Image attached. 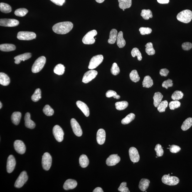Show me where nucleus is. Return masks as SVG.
<instances>
[{"label":"nucleus","instance_id":"nucleus-1","mask_svg":"<svg viewBox=\"0 0 192 192\" xmlns=\"http://www.w3.org/2000/svg\"><path fill=\"white\" fill-rule=\"evenodd\" d=\"M73 27V23L70 22H62L54 25L53 30L55 33L57 34H65L71 31Z\"/></svg>","mask_w":192,"mask_h":192},{"label":"nucleus","instance_id":"nucleus-2","mask_svg":"<svg viewBox=\"0 0 192 192\" xmlns=\"http://www.w3.org/2000/svg\"><path fill=\"white\" fill-rule=\"evenodd\" d=\"M178 21L185 23H188L192 19V12L189 10H185L178 13L176 16Z\"/></svg>","mask_w":192,"mask_h":192},{"label":"nucleus","instance_id":"nucleus-3","mask_svg":"<svg viewBox=\"0 0 192 192\" xmlns=\"http://www.w3.org/2000/svg\"><path fill=\"white\" fill-rule=\"evenodd\" d=\"M46 58L45 57L42 56L35 60L32 67V72L33 73L39 72L43 69L46 63Z\"/></svg>","mask_w":192,"mask_h":192},{"label":"nucleus","instance_id":"nucleus-4","mask_svg":"<svg viewBox=\"0 0 192 192\" xmlns=\"http://www.w3.org/2000/svg\"><path fill=\"white\" fill-rule=\"evenodd\" d=\"M97 34V32L95 30L89 31L82 38V43L86 45L93 44L95 42L94 37Z\"/></svg>","mask_w":192,"mask_h":192},{"label":"nucleus","instance_id":"nucleus-5","mask_svg":"<svg viewBox=\"0 0 192 192\" xmlns=\"http://www.w3.org/2000/svg\"><path fill=\"white\" fill-rule=\"evenodd\" d=\"M161 181L164 184L174 186L178 184L179 182V179L178 177L175 176H171L170 175H164L161 178Z\"/></svg>","mask_w":192,"mask_h":192},{"label":"nucleus","instance_id":"nucleus-6","mask_svg":"<svg viewBox=\"0 0 192 192\" xmlns=\"http://www.w3.org/2000/svg\"><path fill=\"white\" fill-rule=\"evenodd\" d=\"M104 60L102 55H97L92 57L89 62L88 68L90 70H93L102 63Z\"/></svg>","mask_w":192,"mask_h":192},{"label":"nucleus","instance_id":"nucleus-7","mask_svg":"<svg viewBox=\"0 0 192 192\" xmlns=\"http://www.w3.org/2000/svg\"><path fill=\"white\" fill-rule=\"evenodd\" d=\"M52 158L51 156L48 153H45L43 154L42 159V166L43 169L48 171L51 167Z\"/></svg>","mask_w":192,"mask_h":192},{"label":"nucleus","instance_id":"nucleus-8","mask_svg":"<svg viewBox=\"0 0 192 192\" xmlns=\"http://www.w3.org/2000/svg\"><path fill=\"white\" fill-rule=\"evenodd\" d=\"M36 34L33 32L20 31L18 33L17 38L21 40H31L36 38Z\"/></svg>","mask_w":192,"mask_h":192},{"label":"nucleus","instance_id":"nucleus-9","mask_svg":"<svg viewBox=\"0 0 192 192\" xmlns=\"http://www.w3.org/2000/svg\"><path fill=\"white\" fill-rule=\"evenodd\" d=\"M28 176L26 171L22 172L15 182V187L17 188H21L26 183L28 180Z\"/></svg>","mask_w":192,"mask_h":192},{"label":"nucleus","instance_id":"nucleus-10","mask_svg":"<svg viewBox=\"0 0 192 192\" xmlns=\"http://www.w3.org/2000/svg\"><path fill=\"white\" fill-rule=\"evenodd\" d=\"M53 134L55 139L58 142L63 140L64 133L61 127L58 125H55L53 129Z\"/></svg>","mask_w":192,"mask_h":192},{"label":"nucleus","instance_id":"nucleus-11","mask_svg":"<svg viewBox=\"0 0 192 192\" xmlns=\"http://www.w3.org/2000/svg\"><path fill=\"white\" fill-rule=\"evenodd\" d=\"M19 24V21L15 19L1 18L0 20V25L4 27H15Z\"/></svg>","mask_w":192,"mask_h":192},{"label":"nucleus","instance_id":"nucleus-12","mask_svg":"<svg viewBox=\"0 0 192 192\" xmlns=\"http://www.w3.org/2000/svg\"><path fill=\"white\" fill-rule=\"evenodd\" d=\"M97 75V72L95 70H91L86 72L82 79V82L87 83L95 78Z\"/></svg>","mask_w":192,"mask_h":192},{"label":"nucleus","instance_id":"nucleus-13","mask_svg":"<svg viewBox=\"0 0 192 192\" xmlns=\"http://www.w3.org/2000/svg\"><path fill=\"white\" fill-rule=\"evenodd\" d=\"M70 124L73 132L76 136L80 137L82 135V131L80 126L75 119H72L70 120Z\"/></svg>","mask_w":192,"mask_h":192},{"label":"nucleus","instance_id":"nucleus-14","mask_svg":"<svg viewBox=\"0 0 192 192\" xmlns=\"http://www.w3.org/2000/svg\"><path fill=\"white\" fill-rule=\"evenodd\" d=\"M14 146L15 150L20 154H23L26 151V146L22 141L17 140L15 141Z\"/></svg>","mask_w":192,"mask_h":192},{"label":"nucleus","instance_id":"nucleus-15","mask_svg":"<svg viewBox=\"0 0 192 192\" xmlns=\"http://www.w3.org/2000/svg\"><path fill=\"white\" fill-rule=\"evenodd\" d=\"M129 158L134 163H137L139 161L140 156L139 152L135 147H131L129 150Z\"/></svg>","mask_w":192,"mask_h":192},{"label":"nucleus","instance_id":"nucleus-16","mask_svg":"<svg viewBox=\"0 0 192 192\" xmlns=\"http://www.w3.org/2000/svg\"><path fill=\"white\" fill-rule=\"evenodd\" d=\"M120 158L117 154H114L109 156L106 160V164L108 166H115L120 161Z\"/></svg>","mask_w":192,"mask_h":192},{"label":"nucleus","instance_id":"nucleus-17","mask_svg":"<svg viewBox=\"0 0 192 192\" xmlns=\"http://www.w3.org/2000/svg\"><path fill=\"white\" fill-rule=\"evenodd\" d=\"M16 161L14 156L12 155L8 157L6 165V169L8 173L12 172L16 166Z\"/></svg>","mask_w":192,"mask_h":192},{"label":"nucleus","instance_id":"nucleus-18","mask_svg":"<svg viewBox=\"0 0 192 192\" xmlns=\"http://www.w3.org/2000/svg\"><path fill=\"white\" fill-rule=\"evenodd\" d=\"M106 133L103 129H99L97 134V143L99 144H103L105 142Z\"/></svg>","mask_w":192,"mask_h":192},{"label":"nucleus","instance_id":"nucleus-19","mask_svg":"<svg viewBox=\"0 0 192 192\" xmlns=\"http://www.w3.org/2000/svg\"><path fill=\"white\" fill-rule=\"evenodd\" d=\"M76 105L86 117H88L90 112L88 107L85 103L80 101H77Z\"/></svg>","mask_w":192,"mask_h":192},{"label":"nucleus","instance_id":"nucleus-20","mask_svg":"<svg viewBox=\"0 0 192 192\" xmlns=\"http://www.w3.org/2000/svg\"><path fill=\"white\" fill-rule=\"evenodd\" d=\"M31 57V54L30 53H26L18 55L14 58L15 60V63L19 64L21 61H24L25 60L29 59Z\"/></svg>","mask_w":192,"mask_h":192},{"label":"nucleus","instance_id":"nucleus-21","mask_svg":"<svg viewBox=\"0 0 192 192\" xmlns=\"http://www.w3.org/2000/svg\"><path fill=\"white\" fill-rule=\"evenodd\" d=\"M25 126L28 129H34L36 124L33 121L31 120L30 114L29 112H27L24 118Z\"/></svg>","mask_w":192,"mask_h":192},{"label":"nucleus","instance_id":"nucleus-22","mask_svg":"<svg viewBox=\"0 0 192 192\" xmlns=\"http://www.w3.org/2000/svg\"><path fill=\"white\" fill-rule=\"evenodd\" d=\"M77 183L75 180L71 179L67 180L64 183L63 188L65 190L74 189L77 186Z\"/></svg>","mask_w":192,"mask_h":192},{"label":"nucleus","instance_id":"nucleus-23","mask_svg":"<svg viewBox=\"0 0 192 192\" xmlns=\"http://www.w3.org/2000/svg\"><path fill=\"white\" fill-rule=\"evenodd\" d=\"M117 44L119 48H123L126 45V41L123 38V33L119 32L118 33L117 40Z\"/></svg>","mask_w":192,"mask_h":192},{"label":"nucleus","instance_id":"nucleus-24","mask_svg":"<svg viewBox=\"0 0 192 192\" xmlns=\"http://www.w3.org/2000/svg\"><path fill=\"white\" fill-rule=\"evenodd\" d=\"M10 83V79L7 75L2 72L0 73V84L3 86H7Z\"/></svg>","mask_w":192,"mask_h":192},{"label":"nucleus","instance_id":"nucleus-25","mask_svg":"<svg viewBox=\"0 0 192 192\" xmlns=\"http://www.w3.org/2000/svg\"><path fill=\"white\" fill-rule=\"evenodd\" d=\"M150 182L149 179L142 178L139 182V188L141 191H145L149 186Z\"/></svg>","mask_w":192,"mask_h":192},{"label":"nucleus","instance_id":"nucleus-26","mask_svg":"<svg viewBox=\"0 0 192 192\" xmlns=\"http://www.w3.org/2000/svg\"><path fill=\"white\" fill-rule=\"evenodd\" d=\"M16 47L12 44H3L0 45V50L4 52H10L16 50Z\"/></svg>","mask_w":192,"mask_h":192},{"label":"nucleus","instance_id":"nucleus-27","mask_svg":"<svg viewBox=\"0 0 192 192\" xmlns=\"http://www.w3.org/2000/svg\"><path fill=\"white\" fill-rule=\"evenodd\" d=\"M117 31L115 29H112L110 32L109 38L108 43L110 44L115 43L117 41Z\"/></svg>","mask_w":192,"mask_h":192},{"label":"nucleus","instance_id":"nucleus-28","mask_svg":"<svg viewBox=\"0 0 192 192\" xmlns=\"http://www.w3.org/2000/svg\"><path fill=\"white\" fill-rule=\"evenodd\" d=\"M21 117V114L19 112L13 113L11 116L12 122L15 125H18L19 124Z\"/></svg>","mask_w":192,"mask_h":192},{"label":"nucleus","instance_id":"nucleus-29","mask_svg":"<svg viewBox=\"0 0 192 192\" xmlns=\"http://www.w3.org/2000/svg\"><path fill=\"white\" fill-rule=\"evenodd\" d=\"M119 6L120 9H125L131 7L132 0H118Z\"/></svg>","mask_w":192,"mask_h":192},{"label":"nucleus","instance_id":"nucleus-30","mask_svg":"<svg viewBox=\"0 0 192 192\" xmlns=\"http://www.w3.org/2000/svg\"><path fill=\"white\" fill-rule=\"evenodd\" d=\"M163 97L162 94L160 92H158L155 93L153 97V100H154L153 104L155 107H158V105L162 101Z\"/></svg>","mask_w":192,"mask_h":192},{"label":"nucleus","instance_id":"nucleus-31","mask_svg":"<svg viewBox=\"0 0 192 192\" xmlns=\"http://www.w3.org/2000/svg\"><path fill=\"white\" fill-rule=\"evenodd\" d=\"M153 85L152 79L149 75H146L144 77L142 82L143 87L146 88H149Z\"/></svg>","mask_w":192,"mask_h":192},{"label":"nucleus","instance_id":"nucleus-32","mask_svg":"<svg viewBox=\"0 0 192 192\" xmlns=\"http://www.w3.org/2000/svg\"><path fill=\"white\" fill-rule=\"evenodd\" d=\"M79 162L82 168H85L88 166L89 161L87 156L85 154H82L80 156Z\"/></svg>","mask_w":192,"mask_h":192},{"label":"nucleus","instance_id":"nucleus-33","mask_svg":"<svg viewBox=\"0 0 192 192\" xmlns=\"http://www.w3.org/2000/svg\"><path fill=\"white\" fill-rule=\"evenodd\" d=\"M192 126V118L188 117L185 119L181 126V129L183 131L187 130Z\"/></svg>","mask_w":192,"mask_h":192},{"label":"nucleus","instance_id":"nucleus-34","mask_svg":"<svg viewBox=\"0 0 192 192\" xmlns=\"http://www.w3.org/2000/svg\"><path fill=\"white\" fill-rule=\"evenodd\" d=\"M65 67L61 64H59L54 69V72L58 75H63L65 72Z\"/></svg>","mask_w":192,"mask_h":192},{"label":"nucleus","instance_id":"nucleus-35","mask_svg":"<svg viewBox=\"0 0 192 192\" xmlns=\"http://www.w3.org/2000/svg\"><path fill=\"white\" fill-rule=\"evenodd\" d=\"M135 115L134 114L130 113L121 121V123L123 124H127L129 123L135 119Z\"/></svg>","mask_w":192,"mask_h":192},{"label":"nucleus","instance_id":"nucleus-36","mask_svg":"<svg viewBox=\"0 0 192 192\" xmlns=\"http://www.w3.org/2000/svg\"><path fill=\"white\" fill-rule=\"evenodd\" d=\"M116 108L119 110H122L128 107L129 103L126 101H121L117 102L115 104Z\"/></svg>","mask_w":192,"mask_h":192},{"label":"nucleus","instance_id":"nucleus-37","mask_svg":"<svg viewBox=\"0 0 192 192\" xmlns=\"http://www.w3.org/2000/svg\"><path fill=\"white\" fill-rule=\"evenodd\" d=\"M41 90L39 88L37 89L31 97V100L33 102H37L41 98Z\"/></svg>","mask_w":192,"mask_h":192},{"label":"nucleus","instance_id":"nucleus-38","mask_svg":"<svg viewBox=\"0 0 192 192\" xmlns=\"http://www.w3.org/2000/svg\"><path fill=\"white\" fill-rule=\"evenodd\" d=\"M0 10L2 12L8 13L11 12V8L9 4L4 3H0Z\"/></svg>","mask_w":192,"mask_h":192},{"label":"nucleus","instance_id":"nucleus-39","mask_svg":"<svg viewBox=\"0 0 192 192\" xmlns=\"http://www.w3.org/2000/svg\"><path fill=\"white\" fill-rule=\"evenodd\" d=\"M141 15L144 19L146 20H149L150 18L153 17L152 12L149 9H143Z\"/></svg>","mask_w":192,"mask_h":192},{"label":"nucleus","instance_id":"nucleus-40","mask_svg":"<svg viewBox=\"0 0 192 192\" xmlns=\"http://www.w3.org/2000/svg\"><path fill=\"white\" fill-rule=\"evenodd\" d=\"M146 52V53L149 55H153L155 53V50L153 48L152 43H149L146 44L145 45Z\"/></svg>","mask_w":192,"mask_h":192},{"label":"nucleus","instance_id":"nucleus-41","mask_svg":"<svg viewBox=\"0 0 192 192\" xmlns=\"http://www.w3.org/2000/svg\"><path fill=\"white\" fill-rule=\"evenodd\" d=\"M129 77L132 82H136L139 81L140 77L137 71L136 70H132L129 74Z\"/></svg>","mask_w":192,"mask_h":192},{"label":"nucleus","instance_id":"nucleus-42","mask_svg":"<svg viewBox=\"0 0 192 192\" xmlns=\"http://www.w3.org/2000/svg\"><path fill=\"white\" fill-rule=\"evenodd\" d=\"M131 54L133 57L137 56L138 60L139 61L142 60V54L138 48H133L131 51Z\"/></svg>","mask_w":192,"mask_h":192},{"label":"nucleus","instance_id":"nucleus-43","mask_svg":"<svg viewBox=\"0 0 192 192\" xmlns=\"http://www.w3.org/2000/svg\"><path fill=\"white\" fill-rule=\"evenodd\" d=\"M168 105L167 101L164 100L161 102L157 107V110L160 112H164Z\"/></svg>","mask_w":192,"mask_h":192},{"label":"nucleus","instance_id":"nucleus-44","mask_svg":"<svg viewBox=\"0 0 192 192\" xmlns=\"http://www.w3.org/2000/svg\"><path fill=\"white\" fill-rule=\"evenodd\" d=\"M43 111L44 113L48 117L53 115L54 112L53 109L48 105L45 106L43 108Z\"/></svg>","mask_w":192,"mask_h":192},{"label":"nucleus","instance_id":"nucleus-45","mask_svg":"<svg viewBox=\"0 0 192 192\" xmlns=\"http://www.w3.org/2000/svg\"><path fill=\"white\" fill-rule=\"evenodd\" d=\"M28 12V10L25 8H19L16 9L15 11V14L17 16L23 17L24 16L27 14Z\"/></svg>","mask_w":192,"mask_h":192},{"label":"nucleus","instance_id":"nucleus-46","mask_svg":"<svg viewBox=\"0 0 192 192\" xmlns=\"http://www.w3.org/2000/svg\"><path fill=\"white\" fill-rule=\"evenodd\" d=\"M183 94L180 91L176 90L175 91L171 96V98L173 100H178L183 98Z\"/></svg>","mask_w":192,"mask_h":192},{"label":"nucleus","instance_id":"nucleus-47","mask_svg":"<svg viewBox=\"0 0 192 192\" xmlns=\"http://www.w3.org/2000/svg\"><path fill=\"white\" fill-rule=\"evenodd\" d=\"M181 102L177 100L171 101L169 104L170 109L171 110H174L178 108L181 107Z\"/></svg>","mask_w":192,"mask_h":192},{"label":"nucleus","instance_id":"nucleus-48","mask_svg":"<svg viewBox=\"0 0 192 192\" xmlns=\"http://www.w3.org/2000/svg\"><path fill=\"white\" fill-rule=\"evenodd\" d=\"M111 72L112 75H117L120 72V70L119 67L116 63H114L112 64V68L111 69Z\"/></svg>","mask_w":192,"mask_h":192},{"label":"nucleus","instance_id":"nucleus-49","mask_svg":"<svg viewBox=\"0 0 192 192\" xmlns=\"http://www.w3.org/2000/svg\"><path fill=\"white\" fill-rule=\"evenodd\" d=\"M106 96L107 97H114V98L119 99L120 98V96L117 95V92L114 91L109 90L106 92Z\"/></svg>","mask_w":192,"mask_h":192},{"label":"nucleus","instance_id":"nucleus-50","mask_svg":"<svg viewBox=\"0 0 192 192\" xmlns=\"http://www.w3.org/2000/svg\"><path fill=\"white\" fill-rule=\"evenodd\" d=\"M154 149L156 152V156L158 157L163 156L164 154V150L161 144H156Z\"/></svg>","mask_w":192,"mask_h":192},{"label":"nucleus","instance_id":"nucleus-51","mask_svg":"<svg viewBox=\"0 0 192 192\" xmlns=\"http://www.w3.org/2000/svg\"><path fill=\"white\" fill-rule=\"evenodd\" d=\"M139 31L141 35H144L150 34L152 32V30L149 28L141 27L139 28Z\"/></svg>","mask_w":192,"mask_h":192},{"label":"nucleus","instance_id":"nucleus-52","mask_svg":"<svg viewBox=\"0 0 192 192\" xmlns=\"http://www.w3.org/2000/svg\"><path fill=\"white\" fill-rule=\"evenodd\" d=\"M127 183L124 182L121 183L120 186L118 188L119 191L121 192H129L130 191H129V188L127 186Z\"/></svg>","mask_w":192,"mask_h":192},{"label":"nucleus","instance_id":"nucleus-53","mask_svg":"<svg viewBox=\"0 0 192 192\" xmlns=\"http://www.w3.org/2000/svg\"><path fill=\"white\" fill-rule=\"evenodd\" d=\"M173 85V80L171 79H168L163 82L162 86L166 89H168V87H172Z\"/></svg>","mask_w":192,"mask_h":192},{"label":"nucleus","instance_id":"nucleus-54","mask_svg":"<svg viewBox=\"0 0 192 192\" xmlns=\"http://www.w3.org/2000/svg\"><path fill=\"white\" fill-rule=\"evenodd\" d=\"M169 150L171 152L173 153H176L179 152L181 150V148L180 146L175 145H172L170 146Z\"/></svg>","mask_w":192,"mask_h":192},{"label":"nucleus","instance_id":"nucleus-55","mask_svg":"<svg viewBox=\"0 0 192 192\" xmlns=\"http://www.w3.org/2000/svg\"><path fill=\"white\" fill-rule=\"evenodd\" d=\"M182 48L184 50H189L192 48V44L189 42H185L182 45Z\"/></svg>","mask_w":192,"mask_h":192},{"label":"nucleus","instance_id":"nucleus-56","mask_svg":"<svg viewBox=\"0 0 192 192\" xmlns=\"http://www.w3.org/2000/svg\"><path fill=\"white\" fill-rule=\"evenodd\" d=\"M169 73V70L166 68L162 69L160 70V75L162 76H167Z\"/></svg>","mask_w":192,"mask_h":192},{"label":"nucleus","instance_id":"nucleus-57","mask_svg":"<svg viewBox=\"0 0 192 192\" xmlns=\"http://www.w3.org/2000/svg\"><path fill=\"white\" fill-rule=\"evenodd\" d=\"M50 1L57 6H63V3L65 2V0H50Z\"/></svg>","mask_w":192,"mask_h":192},{"label":"nucleus","instance_id":"nucleus-58","mask_svg":"<svg viewBox=\"0 0 192 192\" xmlns=\"http://www.w3.org/2000/svg\"><path fill=\"white\" fill-rule=\"evenodd\" d=\"M158 3L160 4H168L169 2V0H157Z\"/></svg>","mask_w":192,"mask_h":192},{"label":"nucleus","instance_id":"nucleus-59","mask_svg":"<svg viewBox=\"0 0 192 192\" xmlns=\"http://www.w3.org/2000/svg\"><path fill=\"white\" fill-rule=\"evenodd\" d=\"M93 192H103V190L102 189V188L100 187H97L93 191Z\"/></svg>","mask_w":192,"mask_h":192},{"label":"nucleus","instance_id":"nucleus-60","mask_svg":"<svg viewBox=\"0 0 192 192\" xmlns=\"http://www.w3.org/2000/svg\"><path fill=\"white\" fill-rule=\"evenodd\" d=\"M105 0H95V1H97V3H103Z\"/></svg>","mask_w":192,"mask_h":192},{"label":"nucleus","instance_id":"nucleus-61","mask_svg":"<svg viewBox=\"0 0 192 192\" xmlns=\"http://www.w3.org/2000/svg\"><path fill=\"white\" fill-rule=\"evenodd\" d=\"M2 103H1V102H0V109H1V108H2Z\"/></svg>","mask_w":192,"mask_h":192},{"label":"nucleus","instance_id":"nucleus-62","mask_svg":"<svg viewBox=\"0 0 192 192\" xmlns=\"http://www.w3.org/2000/svg\"><path fill=\"white\" fill-rule=\"evenodd\" d=\"M122 10H123V11H124V10H125V9H122Z\"/></svg>","mask_w":192,"mask_h":192}]
</instances>
